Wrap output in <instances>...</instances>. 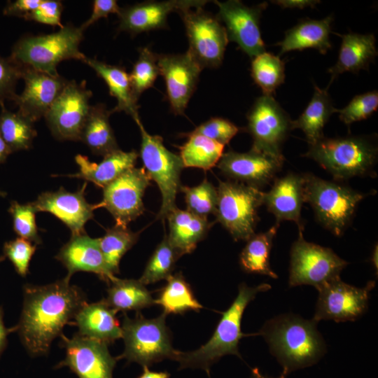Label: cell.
Returning <instances> with one entry per match:
<instances>
[{
  "instance_id": "6da1fadb",
  "label": "cell",
  "mask_w": 378,
  "mask_h": 378,
  "mask_svg": "<svg viewBox=\"0 0 378 378\" xmlns=\"http://www.w3.org/2000/svg\"><path fill=\"white\" fill-rule=\"evenodd\" d=\"M66 276L54 283L24 286L23 307L17 330L32 356L46 354L52 341L85 304L86 297Z\"/></svg>"
},
{
  "instance_id": "7a4b0ae2",
  "label": "cell",
  "mask_w": 378,
  "mask_h": 378,
  "mask_svg": "<svg viewBox=\"0 0 378 378\" xmlns=\"http://www.w3.org/2000/svg\"><path fill=\"white\" fill-rule=\"evenodd\" d=\"M317 322L294 314L268 320L259 335L283 368L282 374L316 363L326 352V344L316 328Z\"/></svg>"
},
{
  "instance_id": "3957f363",
  "label": "cell",
  "mask_w": 378,
  "mask_h": 378,
  "mask_svg": "<svg viewBox=\"0 0 378 378\" xmlns=\"http://www.w3.org/2000/svg\"><path fill=\"white\" fill-rule=\"evenodd\" d=\"M270 288L271 286L265 283L254 287H249L244 283L241 284L237 296L230 307L223 312L210 340L195 351H179L176 358L180 363L179 369L202 368L209 376L210 366L222 356L233 354L241 358L238 346L240 339L246 336L241 330L244 312L258 293L267 291Z\"/></svg>"
},
{
  "instance_id": "277c9868",
  "label": "cell",
  "mask_w": 378,
  "mask_h": 378,
  "mask_svg": "<svg viewBox=\"0 0 378 378\" xmlns=\"http://www.w3.org/2000/svg\"><path fill=\"white\" fill-rule=\"evenodd\" d=\"M83 38L80 27L69 23L57 32L22 37L14 45L9 58L22 67L57 76V66L62 61L85 59L86 56L79 50Z\"/></svg>"
},
{
  "instance_id": "5b68a950",
  "label": "cell",
  "mask_w": 378,
  "mask_h": 378,
  "mask_svg": "<svg viewBox=\"0 0 378 378\" xmlns=\"http://www.w3.org/2000/svg\"><path fill=\"white\" fill-rule=\"evenodd\" d=\"M304 156L316 161L335 181H343L373 172L377 149L370 141L358 136L323 137L309 145Z\"/></svg>"
},
{
  "instance_id": "8992f818",
  "label": "cell",
  "mask_w": 378,
  "mask_h": 378,
  "mask_svg": "<svg viewBox=\"0 0 378 378\" xmlns=\"http://www.w3.org/2000/svg\"><path fill=\"white\" fill-rule=\"evenodd\" d=\"M304 202L312 207L318 221L336 236L349 225L365 195L336 182L304 174Z\"/></svg>"
},
{
  "instance_id": "52a82bcc",
  "label": "cell",
  "mask_w": 378,
  "mask_h": 378,
  "mask_svg": "<svg viewBox=\"0 0 378 378\" xmlns=\"http://www.w3.org/2000/svg\"><path fill=\"white\" fill-rule=\"evenodd\" d=\"M166 315L163 312L151 319L140 314L134 318L125 315L121 326L125 350L118 358L148 367L165 358L176 360L179 351L172 346Z\"/></svg>"
},
{
  "instance_id": "ba28073f",
  "label": "cell",
  "mask_w": 378,
  "mask_h": 378,
  "mask_svg": "<svg viewBox=\"0 0 378 378\" xmlns=\"http://www.w3.org/2000/svg\"><path fill=\"white\" fill-rule=\"evenodd\" d=\"M214 215L235 241H247L255 234L264 192L234 181H220Z\"/></svg>"
},
{
  "instance_id": "9c48e42d",
  "label": "cell",
  "mask_w": 378,
  "mask_h": 378,
  "mask_svg": "<svg viewBox=\"0 0 378 378\" xmlns=\"http://www.w3.org/2000/svg\"><path fill=\"white\" fill-rule=\"evenodd\" d=\"M134 121L141 136L140 157L143 168L149 178L157 183L161 193L162 202L158 218L164 220L177 207L176 198L182 186L180 176L184 167L180 156L164 146L162 136L148 134L139 117Z\"/></svg>"
},
{
  "instance_id": "30bf717a",
  "label": "cell",
  "mask_w": 378,
  "mask_h": 378,
  "mask_svg": "<svg viewBox=\"0 0 378 378\" xmlns=\"http://www.w3.org/2000/svg\"><path fill=\"white\" fill-rule=\"evenodd\" d=\"M348 262L331 248L307 241L302 231L290 250L288 285H310L316 289L340 277Z\"/></svg>"
},
{
  "instance_id": "8fae6325",
  "label": "cell",
  "mask_w": 378,
  "mask_h": 378,
  "mask_svg": "<svg viewBox=\"0 0 378 378\" xmlns=\"http://www.w3.org/2000/svg\"><path fill=\"white\" fill-rule=\"evenodd\" d=\"M252 150L284 160L281 146L291 130V120L272 95L258 97L247 114Z\"/></svg>"
},
{
  "instance_id": "7c38bea8",
  "label": "cell",
  "mask_w": 378,
  "mask_h": 378,
  "mask_svg": "<svg viewBox=\"0 0 378 378\" xmlns=\"http://www.w3.org/2000/svg\"><path fill=\"white\" fill-rule=\"evenodd\" d=\"M180 14L188 38V52L202 69L220 65L229 41L225 27L202 8L186 10Z\"/></svg>"
},
{
  "instance_id": "4fadbf2b",
  "label": "cell",
  "mask_w": 378,
  "mask_h": 378,
  "mask_svg": "<svg viewBox=\"0 0 378 378\" xmlns=\"http://www.w3.org/2000/svg\"><path fill=\"white\" fill-rule=\"evenodd\" d=\"M92 91L83 80H68L45 115L47 125L58 140L80 141L81 132L91 105Z\"/></svg>"
},
{
  "instance_id": "5bb4252c",
  "label": "cell",
  "mask_w": 378,
  "mask_h": 378,
  "mask_svg": "<svg viewBox=\"0 0 378 378\" xmlns=\"http://www.w3.org/2000/svg\"><path fill=\"white\" fill-rule=\"evenodd\" d=\"M150 185L145 169L132 167L103 188V198L97 206L106 209L115 225L127 227L144 213L143 197Z\"/></svg>"
},
{
  "instance_id": "9a60e30c",
  "label": "cell",
  "mask_w": 378,
  "mask_h": 378,
  "mask_svg": "<svg viewBox=\"0 0 378 378\" xmlns=\"http://www.w3.org/2000/svg\"><path fill=\"white\" fill-rule=\"evenodd\" d=\"M375 281H369L364 288L346 284L340 277L331 280L317 290L318 297L312 318L316 322L333 320L352 321L365 314L368 307L369 293Z\"/></svg>"
},
{
  "instance_id": "2e32d148",
  "label": "cell",
  "mask_w": 378,
  "mask_h": 378,
  "mask_svg": "<svg viewBox=\"0 0 378 378\" xmlns=\"http://www.w3.org/2000/svg\"><path fill=\"white\" fill-rule=\"evenodd\" d=\"M214 2L219 8L217 18L225 24L228 41L235 42L251 58L265 52L259 22L266 3L248 7L237 0Z\"/></svg>"
},
{
  "instance_id": "e0dca14e",
  "label": "cell",
  "mask_w": 378,
  "mask_h": 378,
  "mask_svg": "<svg viewBox=\"0 0 378 378\" xmlns=\"http://www.w3.org/2000/svg\"><path fill=\"white\" fill-rule=\"evenodd\" d=\"M65 358L57 368L69 367L78 378H113L116 358L111 356L107 344L81 335L62 336Z\"/></svg>"
},
{
  "instance_id": "ac0fdd59",
  "label": "cell",
  "mask_w": 378,
  "mask_h": 378,
  "mask_svg": "<svg viewBox=\"0 0 378 378\" xmlns=\"http://www.w3.org/2000/svg\"><path fill=\"white\" fill-rule=\"evenodd\" d=\"M158 64L172 111L176 115L184 114L202 68L188 51L180 55H158Z\"/></svg>"
},
{
  "instance_id": "d6986e66",
  "label": "cell",
  "mask_w": 378,
  "mask_h": 378,
  "mask_svg": "<svg viewBox=\"0 0 378 378\" xmlns=\"http://www.w3.org/2000/svg\"><path fill=\"white\" fill-rule=\"evenodd\" d=\"M284 161L252 149L246 153L229 150L223 154L217 167L234 181L260 189L274 180Z\"/></svg>"
},
{
  "instance_id": "ffe728a7",
  "label": "cell",
  "mask_w": 378,
  "mask_h": 378,
  "mask_svg": "<svg viewBox=\"0 0 378 378\" xmlns=\"http://www.w3.org/2000/svg\"><path fill=\"white\" fill-rule=\"evenodd\" d=\"M22 78L24 90L13 102L18 106V111L34 122L45 116L68 81L59 74L52 76L27 67H22Z\"/></svg>"
},
{
  "instance_id": "44dd1931",
  "label": "cell",
  "mask_w": 378,
  "mask_h": 378,
  "mask_svg": "<svg viewBox=\"0 0 378 378\" xmlns=\"http://www.w3.org/2000/svg\"><path fill=\"white\" fill-rule=\"evenodd\" d=\"M206 2L202 0L150 1L127 6L121 8L118 15V29L136 35L166 28L167 17L170 13H180L191 8H202Z\"/></svg>"
},
{
  "instance_id": "7402d4cb",
  "label": "cell",
  "mask_w": 378,
  "mask_h": 378,
  "mask_svg": "<svg viewBox=\"0 0 378 378\" xmlns=\"http://www.w3.org/2000/svg\"><path fill=\"white\" fill-rule=\"evenodd\" d=\"M86 183L77 192H68L63 188L55 192H44L30 202L38 211L48 212L65 224L72 235L85 233V223L94 217L97 204H89L84 195Z\"/></svg>"
},
{
  "instance_id": "603a6c76",
  "label": "cell",
  "mask_w": 378,
  "mask_h": 378,
  "mask_svg": "<svg viewBox=\"0 0 378 378\" xmlns=\"http://www.w3.org/2000/svg\"><path fill=\"white\" fill-rule=\"evenodd\" d=\"M55 258L67 269L69 279L79 271L92 272L108 284L115 278L107 267L99 238H92L86 233L71 235Z\"/></svg>"
},
{
  "instance_id": "cb8c5ba5",
  "label": "cell",
  "mask_w": 378,
  "mask_h": 378,
  "mask_svg": "<svg viewBox=\"0 0 378 378\" xmlns=\"http://www.w3.org/2000/svg\"><path fill=\"white\" fill-rule=\"evenodd\" d=\"M303 174L288 173L276 178L271 189L264 193V202L269 212L276 219L295 222L299 231H303L301 209L304 202Z\"/></svg>"
},
{
  "instance_id": "d4e9b609",
  "label": "cell",
  "mask_w": 378,
  "mask_h": 378,
  "mask_svg": "<svg viewBox=\"0 0 378 378\" xmlns=\"http://www.w3.org/2000/svg\"><path fill=\"white\" fill-rule=\"evenodd\" d=\"M117 312L105 299L84 304L74 319L81 335L108 344L122 337V329L115 317Z\"/></svg>"
},
{
  "instance_id": "484cf974",
  "label": "cell",
  "mask_w": 378,
  "mask_h": 378,
  "mask_svg": "<svg viewBox=\"0 0 378 378\" xmlns=\"http://www.w3.org/2000/svg\"><path fill=\"white\" fill-rule=\"evenodd\" d=\"M138 155L134 150L125 152L118 149L104 156L100 162L95 163L79 154L75 157L79 170L69 176L84 179L103 188L125 171L134 167Z\"/></svg>"
},
{
  "instance_id": "4316f807",
  "label": "cell",
  "mask_w": 378,
  "mask_h": 378,
  "mask_svg": "<svg viewBox=\"0 0 378 378\" xmlns=\"http://www.w3.org/2000/svg\"><path fill=\"white\" fill-rule=\"evenodd\" d=\"M341 37L342 44L336 64L328 69L332 83L340 74L349 71L357 73L368 69L377 55L375 38L372 34H335Z\"/></svg>"
},
{
  "instance_id": "83f0119b",
  "label": "cell",
  "mask_w": 378,
  "mask_h": 378,
  "mask_svg": "<svg viewBox=\"0 0 378 378\" xmlns=\"http://www.w3.org/2000/svg\"><path fill=\"white\" fill-rule=\"evenodd\" d=\"M166 219L169 227L168 240L180 257L192 252L212 226L207 218L178 207Z\"/></svg>"
},
{
  "instance_id": "f1b7e54d",
  "label": "cell",
  "mask_w": 378,
  "mask_h": 378,
  "mask_svg": "<svg viewBox=\"0 0 378 378\" xmlns=\"http://www.w3.org/2000/svg\"><path fill=\"white\" fill-rule=\"evenodd\" d=\"M332 17L322 20L305 19L288 29L284 38L276 46H280L279 55L292 50L314 48L326 54L331 48L330 34Z\"/></svg>"
},
{
  "instance_id": "f546056e",
  "label": "cell",
  "mask_w": 378,
  "mask_h": 378,
  "mask_svg": "<svg viewBox=\"0 0 378 378\" xmlns=\"http://www.w3.org/2000/svg\"><path fill=\"white\" fill-rule=\"evenodd\" d=\"M83 62L90 66L97 75L104 80L109 94L116 99L117 104L111 110L112 113L124 111L134 120L139 117L138 101L132 92L130 75L124 68L87 57Z\"/></svg>"
},
{
  "instance_id": "4dcf8cb0",
  "label": "cell",
  "mask_w": 378,
  "mask_h": 378,
  "mask_svg": "<svg viewBox=\"0 0 378 378\" xmlns=\"http://www.w3.org/2000/svg\"><path fill=\"white\" fill-rule=\"evenodd\" d=\"M111 113L104 104H97L90 107L80 141L94 155L104 157L120 149L109 122Z\"/></svg>"
},
{
  "instance_id": "1f68e13d",
  "label": "cell",
  "mask_w": 378,
  "mask_h": 378,
  "mask_svg": "<svg viewBox=\"0 0 378 378\" xmlns=\"http://www.w3.org/2000/svg\"><path fill=\"white\" fill-rule=\"evenodd\" d=\"M328 88L314 86L313 97L299 118L291 121V130L300 129L304 133L309 145L314 144L323 136L325 125L335 113Z\"/></svg>"
},
{
  "instance_id": "d6a6232c",
  "label": "cell",
  "mask_w": 378,
  "mask_h": 378,
  "mask_svg": "<svg viewBox=\"0 0 378 378\" xmlns=\"http://www.w3.org/2000/svg\"><path fill=\"white\" fill-rule=\"evenodd\" d=\"M279 223H276L265 232L254 234L246 242L239 255V264L248 273L267 275L277 279V274L271 269L270 252L273 240L276 234Z\"/></svg>"
},
{
  "instance_id": "836d02e7",
  "label": "cell",
  "mask_w": 378,
  "mask_h": 378,
  "mask_svg": "<svg viewBox=\"0 0 378 378\" xmlns=\"http://www.w3.org/2000/svg\"><path fill=\"white\" fill-rule=\"evenodd\" d=\"M109 284L105 300L117 312L139 311L155 304L150 293L139 280L115 277Z\"/></svg>"
},
{
  "instance_id": "e575fe53",
  "label": "cell",
  "mask_w": 378,
  "mask_h": 378,
  "mask_svg": "<svg viewBox=\"0 0 378 378\" xmlns=\"http://www.w3.org/2000/svg\"><path fill=\"white\" fill-rule=\"evenodd\" d=\"M166 280V285L155 300V303L162 307L164 314H181L188 310L198 312L203 307L181 272L172 274Z\"/></svg>"
},
{
  "instance_id": "d590c367",
  "label": "cell",
  "mask_w": 378,
  "mask_h": 378,
  "mask_svg": "<svg viewBox=\"0 0 378 378\" xmlns=\"http://www.w3.org/2000/svg\"><path fill=\"white\" fill-rule=\"evenodd\" d=\"M187 141L180 147L184 167L209 170L216 166L223 154L225 146L199 134L188 133Z\"/></svg>"
},
{
  "instance_id": "8d00e7d4",
  "label": "cell",
  "mask_w": 378,
  "mask_h": 378,
  "mask_svg": "<svg viewBox=\"0 0 378 378\" xmlns=\"http://www.w3.org/2000/svg\"><path fill=\"white\" fill-rule=\"evenodd\" d=\"M1 102L0 134L11 153L27 150L36 136L34 122L18 111L11 112Z\"/></svg>"
},
{
  "instance_id": "74e56055",
  "label": "cell",
  "mask_w": 378,
  "mask_h": 378,
  "mask_svg": "<svg viewBox=\"0 0 378 378\" xmlns=\"http://www.w3.org/2000/svg\"><path fill=\"white\" fill-rule=\"evenodd\" d=\"M139 232H132L127 227L118 225L108 229L99 238L101 251L109 271L115 275L119 273V263L122 256L136 243Z\"/></svg>"
},
{
  "instance_id": "f35d334b",
  "label": "cell",
  "mask_w": 378,
  "mask_h": 378,
  "mask_svg": "<svg viewBox=\"0 0 378 378\" xmlns=\"http://www.w3.org/2000/svg\"><path fill=\"white\" fill-rule=\"evenodd\" d=\"M284 62L270 52L259 54L251 62V76L265 95H272L284 82Z\"/></svg>"
},
{
  "instance_id": "ab89813d",
  "label": "cell",
  "mask_w": 378,
  "mask_h": 378,
  "mask_svg": "<svg viewBox=\"0 0 378 378\" xmlns=\"http://www.w3.org/2000/svg\"><path fill=\"white\" fill-rule=\"evenodd\" d=\"M180 256L170 244L167 236L157 246L139 279L144 285L167 279L172 275L175 262Z\"/></svg>"
},
{
  "instance_id": "60d3db41",
  "label": "cell",
  "mask_w": 378,
  "mask_h": 378,
  "mask_svg": "<svg viewBox=\"0 0 378 378\" xmlns=\"http://www.w3.org/2000/svg\"><path fill=\"white\" fill-rule=\"evenodd\" d=\"M159 74L158 55L147 47L140 48L139 57L129 74L132 92L137 101L142 92L153 85Z\"/></svg>"
},
{
  "instance_id": "b9f144b4",
  "label": "cell",
  "mask_w": 378,
  "mask_h": 378,
  "mask_svg": "<svg viewBox=\"0 0 378 378\" xmlns=\"http://www.w3.org/2000/svg\"><path fill=\"white\" fill-rule=\"evenodd\" d=\"M187 211L202 217L214 214L217 204V188L206 178L193 187L182 186Z\"/></svg>"
},
{
  "instance_id": "7bdbcfd3",
  "label": "cell",
  "mask_w": 378,
  "mask_h": 378,
  "mask_svg": "<svg viewBox=\"0 0 378 378\" xmlns=\"http://www.w3.org/2000/svg\"><path fill=\"white\" fill-rule=\"evenodd\" d=\"M8 212L13 219V230L19 237L34 242L35 245L41 243L36 223V211L30 202L22 204L12 201Z\"/></svg>"
},
{
  "instance_id": "ee69618b",
  "label": "cell",
  "mask_w": 378,
  "mask_h": 378,
  "mask_svg": "<svg viewBox=\"0 0 378 378\" xmlns=\"http://www.w3.org/2000/svg\"><path fill=\"white\" fill-rule=\"evenodd\" d=\"M378 107L377 91L368 92L354 97L351 101L342 109H335L339 118L347 126L353 122L367 119Z\"/></svg>"
},
{
  "instance_id": "f6af8a7d",
  "label": "cell",
  "mask_w": 378,
  "mask_h": 378,
  "mask_svg": "<svg viewBox=\"0 0 378 378\" xmlns=\"http://www.w3.org/2000/svg\"><path fill=\"white\" fill-rule=\"evenodd\" d=\"M36 248V245L18 237L4 244L1 260L8 258L17 272L20 276H25L28 273L29 265Z\"/></svg>"
},
{
  "instance_id": "bcb514c9",
  "label": "cell",
  "mask_w": 378,
  "mask_h": 378,
  "mask_svg": "<svg viewBox=\"0 0 378 378\" xmlns=\"http://www.w3.org/2000/svg\"><path fill=\"white\" fill-rule=\"evenodd\" d=\"M239 131V128L228 120L212 118L189 134L202 135L225 146Z\"/></svg>"
},
{
  "instance_id": "7dc6e473",
  "label": "cell",
  "mask_w": 378,
  "mask_h": 378,
  "mask_svg": "<svg viewBox=\"0 0 378 378\" xmlns=\"http://www.w3.org/2000/svg\"><path fill=\"white\" fill-rule=\"evenodd\" d=\"M22 67L15 64L9 57L0 56V103L8 99L13 101L17 94L15 86L22 78Z\"/></svg>"
},
{
  "instance_id": "c3c4849f",
  "label": "cell",
  "mask_w": 378,
  "mask_h": 378,
  "mask_svg": "<svg viewBox=\"0 0 378 378\" xmlns=\"http://www.w3.org/2000/svg\"><path fill=\"white\" fill-rule=\"evenodd\" d=\"M64 9L62 3L58 0H42L39 6L31 12L24 20L35 21L52 27H63L61 15Z\"/></svg>"
},
{
  "instance_id": "681fc988",
  "label": "cell",
  "mask_w": 378,
  "mask_h": 378,
  "mask_svg": "<svg viewBox=\"0 0 378 378\" xmlns=\"http://www.w3.org/2000/svg\"><path fill=\"white\" fill-rule=\"evenodd\" d=\"M120 9L115 0H94L90 18L80 26V28L84 31L102 18H107L111 13L118 15Z\"/></svg>"
},
{
  "instance_id": "f907efd6",
  "label": "cell",
  "mask_w": 378,
  "mask_h": 378,
  "mask_svg": "<svg viewBox=\"0 0 378 378\" xmlns=\"http://www.w3.org/2000/svg\"><path fill=\"white\" fill-rule=\"evenodd\" d=\"M42 0H16L8 1L4 9V15L16 16L25 19L26 17L41 4Z\"/></svg>"
},
{
  "instance_id": "816d5d0a",
  "label": "cell",
  "mask_w": 378,
  "mask_h": 378,
  "mask_svg": "<svg viewBox=\"0 0 378 378\" xmlns=\"http://www.w3.org/2000/svg\"><path fill=\"white\" fill-rule=\"evenodd\" d=\"M273 4H277L283 8H300L303 9L305 7L314 8L319 1L313 0H279L272 1Z\"/></svg>"
},
{
  "instance_id": "f5cc1de1",
  "label": "cell",
  "mask_w": 378,
  "mask_h": 378,
  "mask_svg": "<svg viewBox=\"0 0 378 378\" xmlns=\"http://www.w3.org/2000/svg\"><path fill=\"white\" fill-rule=\"evenodd\" d=\"M142 374L138 378H169L170 374L167 372H154L148 369V366H143Z\"/></svg>"
},
{
  "instance_id": "db71d44e",
  "label": "cell",
  "mask_w": 378,
  "mask_h": 378,
  "mask_svg": "<svg viewBox=\"0 0 378 378\" xmlns=\"http://www.w3.org/2000/svg\"><path fill=\"white\" fill-rule=\"evenodd\" d=\"M8 333V330L4 323L2 308L0 307V354L6 346Z\"/></svg>"
},
{
  "instance_id": "11a10c76",
  "label": "cell",
  "mask_w": 378,
  "mask_h": 378,
  "mask_svg": "<svg viewBox=\"0 0 378 378\" xmlns=\"http://www.w3.org/2000/svg\"><path fill=\"white\" fill-rule=\"evenodd\" d=\"M10 153V150L7 146L0 134V164L4 163Z\"/></svg>"
},
{
  "instance_id": "9f6ffc18",
  "label": "cell",
  "mask_w": 378,
  "mask_h": 378,
  "mask_svg": "<svg viewBox=\"0 0 378 378\" xmlns=\"http://www.w3.org/2000/svg\"><path fill=\"white\" fill-rule=\"evenodd\" d=\"M285 375L281 374V376L277 377V378H285ZM251 378H273L270 377H267L265 375H263L260 373L258 368H255L251 370Z\"/></svg>"
},
{
  "instance_id": "6f0895ef",
  "label": "cell",
  "mask_w": 378,
  "mask_h": 378,
  "mask_svg": "<svg viewBox=\"0 0 378 378\" xmlns=\"http://www.w3.org/2000/svg\"><path fill=\"white\" fill-rule=\"evenodd\" d=\"M377 248L376 246V248L374 249L373 254H372V262L374 267H376V269H377V262L375 261V259L377 260Z\"/></svg>"
},
{
  "instance_id": "680465c9",
  "label": "cell",
  "mask_w": 378,
  "mask_h": 378,
  "mask_svg": "<svg viewBox=\"0 0 378 378\" xmlns=\"http://www.w3.org/2000/svg\"><path fill=\"white\" fill-rule=\"evenodd\" d=\"M6 195V192L0 190V197H5Z\"/></svg>"
}]
</instances>
